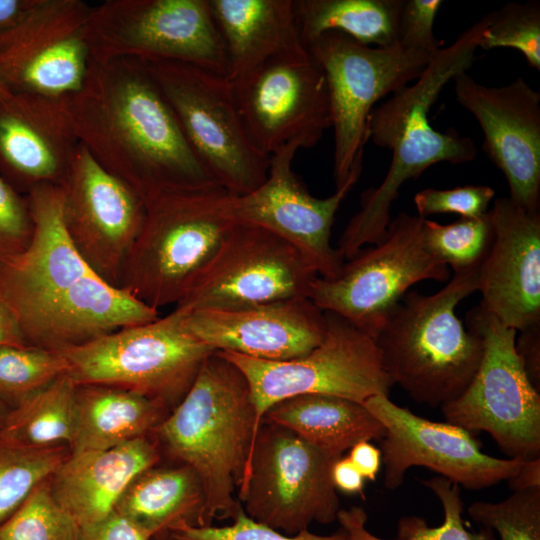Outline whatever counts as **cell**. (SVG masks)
Here are the masks:
<instances>
[{
    "instance_id": "cell-43",
    "label": "cell",
    "mask_w": 540,
    "mask_h": 540,
    "mask_svg": "<svg viewBox=\"0 0 540 540\" xmlns=\"http://www.w3.org/2000/svg\"><path fill=\"white\" fill-rule=\"evenodd\" d=\"M153 537L115 511L105 518L78 526L75 540H151Z\"/></svg>"
},
{
    "instance_id": "cell-17",
    "label": "cell",
    "mask_w": 540,
    "mask_h": 540,
    "mask_svg": "<svg viewBox=\"0 0 540 540\" xmlns=\"http://www.w3.org/2000/svg\"><path fill=\"white\" fill-rule=\"evenodd\" d=\"M91 6L81 0H38L0 37L5 89L50 98L79 91L90 59L85 30Z\"/></svg>"
},
{
    "instance_id": "cell-2",
    "label": "cell",
    "mask_w": 540,
    "mask_h": 540,
    "mask_svg": "<svg viewBox=\"0 0 540 540\" xmlns=\"http://www.w3.org/2000/svg\"><path fill=\"white\" fill-rule=\"evenodd\" d=\"M63 100L79 142L143 202L161 192L221 187L144 60L89 59L81 89Z\"/></svg>"
},
{
    "instance_id": "cell-13",
    "label": "cell",
    "mask_w": 540,
    "mask_h": 540,
    "mask_svg": "<svg viewBox=\"0 0 540 540\" xmlns=\"http://www.w3.org/2000/svg\"><path fill=\"white\" fill-rule=\"evenodd\" d=\"M85 37L92 60H173L226 77L208 0H106L91 6Z\"/></svg>"
},
{
    "instance_id": "cell-47",
    "label": "cell",
    "mask_w": 540,
    "mask_h": 540,
    "mask_svg": "<svg viewBox=\"0 0 540 540\" xmlns=\"http://www.w3.org/2000/svg\"><path fill=\"white\" fill-rule=\"evenodd\" d=\"M38 0H0V37L14 28Z\"/></svg>"
},
{
    "instance_id": "cell-20",
    "label": "cell",
    "mask_w": 540,
    "mask_h": 540,
    "mask_svg": "<svg viewBox=\"0 0 540 540\" xmlns=\"http://www.w3.org/2000/svg\"><path fill=\"white\" fill-rule=\"evenodd\" d=\"M296 143L270 155L266 180L253 191L228 197L235 222L265 228L295 246L316 268L319 277L335 278L344 259L330 242L335 215L357 183L362 165L356 166L346 183L326 198L311 195L292 169Z\"/></svg>"
},
{
    "instance_id": "cell-52",
    "label": "cell",
    "mask_w": 540,
    "mask_h": 540,
    "mask_svg": "<svg viewBox=\"0 0 540 540\" xmlns=\"http://www.w3.org/2000/svg\"><path fill=\"white\" fill-rule=\"evenodd\" d=\"M345 532H346V531H345ZM346 533H347V532H346ZM347 535H348V537H349L350 540H361L360 538H358V537H356V536H354V535H352V534L347 533Z\"/></svg>"
},
{
    "instance_id": "cell-1",
    "label": "cell",
    "mask_w": 540,
    "mask_h": 540,
    "mask_svg": "<svg viewBox=\"0 0 540 540\" xmlns=\"http://www.w3.org/2000/svg\"><path fill=\"white\" fill-rule=\"evenodd\" d=\"M26 198L33 236L21 254L0 260V298L27 345L58 352L159 317L103 280L75 249L63 223L61 185L37 186Z\"/></svg>"
},
{
    "instance_id": "cell-50",
    "label": "cell",
    "mask_w": 540,
    "mask_h": 540,
    "mask_svg": "<svg viewBox=\"0 0 540 540\" xmlns=\"http://www.w3.org/2000/svg\"><path fill=\"white\" fill-rule=\"evenodd\" d=\"M10 407L0 399V428L10 411Z\"/></svg>"
},
{
    "instance_id": "cell-25",
    "label": "cell",
    "mask_w": 540,
    "mask_h": 540,
    "mask_svg": "<svg viewBox=\"0 0 540 540\" xmlns=\"http://www.w3.org/2000/svg\"><path fill=\"white\" fill-rule=\"evenodd\" d=\"M158 461V449L147 436L106 450L70 453L50 477V493L78 526L94 523L112 513L132 479Z\"/></svg>"
},
{
    "instance_id": "cell-6",
    "label": "cell",
    "mask_w": 540,
    "mask_h": 540,
    "mask_svg": "<svg viewBox=\"0 0 540 540\" xmlns=\"http://www.w3.org/2000/svg\"><path fill=\"white\" fill-rule=\"evenodd\" d=\"M222 187L167 191L144 201L121 288L159 310L182 300L235 221Z\"/></svg>"
},
{
    "instance_id": "cell-12",
    "label": "cell",
    "mask_w": 540,
    "mask_h": 540,
    "mask_svg": "<svg viewBox=\"0 0 540 540\" xmlns=\"http://www.w3.org/2000/svg\"><path fill=\"white\" fill-rule=\"evenodd\" d=\"M325 334L305 355L283 361L255 359L216 351L248 381L256 411L257 432L265 412L298 395L321 394L363 403L393 386L374 339L342 316L324 311Z\"/></svg>"
},
{
    "instance_id": "cell-49",
    "label": "cell",
    "mask_w": 540,
    "mask_h": 540,
    "mask_svg": "<svg viewBox=\"0 0 540 540\" xmlns=\"http://www.w3.org/2000/svg\"><path fill=\"white\" fill-rule=\"evenodd\" d=\"M513 491L540 487V458L525 461L519 470L507 480Z\"/></svg>"
},
{
    "instance_id": "cell-10",
    "label": "cell",
    "mask_w": 540,
    "mask_h": 540,
    "mask_svg": "<svg viewBox=\"0 0 540 540\" xmlns=\"http://www.w3.org/2000/svg\"><path fill=\"white\" fill-rule=\"evenodd\" d=\"M322 68L328 87L334 130L333 177L336 189L362 165L367 119L382 97L417 80L435 54L399 44L373 47L336 31L306 44Z\"/></svg>"
},
{
    "instance_id": "cell-37",
    "label": "cell",
    "mask_w": 540,
    "mask_h": 540,
    "mask_svg": "<svg viewBox=\"0 0 540 540\" xmlns=\"http://www.w3.org/2000/svg\"><path fill=\"white\" fill-rule=\"evenodd\" d=\"M49 479L0 525V540H75L78 525L53 499Z\"/></svg>"
},
{
    "instance_id": "cell-45",
    "label": "cell",
    "mask_w": 540,
    "mask_h": 540,
    "mask_svg": "<svg viewBox=\"0 0 540 540\" xmlns=\"http://www.w3.org/2000/svg\"><path fill=\"white\" fill-rule=\"evenodd\" d=\"M348 458L365 480L376 479L382 465V455L380 449L370 441L356 443L351 447Z\"/></svg>"
},
{
    "instance_id": "cell-27",
    "label": "cell",
    "mask_w": 540,
    "mask_h": 540,
    "mask_svg": "<svg viewBox=\"0 0 540 540\" xmlns=\"http://www.w3.org/2000/svg\"><path fill=\"white\" fill-rule=\"evenodd\" d=\"M169 408L141 394L105 385H76L71 454L110 449L147 436Z\"/></svg>"
},
{
    "instance_id": "cell-3",
    "label": "cell",
    "mask_w": 540,
    "mask_h": 540,
    "mask_svg": "<svg viewBox=\"0 0 540 540\" xmlns=\"http://www.w3.org/2000/svg\"><path fill=\"white\" fill-rule=\"evenodd\" d=\"M486 22V17L481 18L448 47L438 50L414 84L393 93L370 112L367 138L390 150L392 159L382 182L361 194L360 209L339 238L337 250L344 261L364 245L378 244L384 238L392 203L406 181L440 162L457 165L475 159L477 147L470 137L453 128L435 130L428 115L445 85L478 59L475 52Z\"/></svg>"
},
{
    "instance_id": "cell-36",
    "label": "cell",
    "mask_w": 540,
    "mask_h": 540,
    "mask_svg": "<svg viewBox=\"0 0 540 540\" xmlns=\"http://www.w3.org/2000/svg\"><path fill=\"white\" fill-rule=\"evenodd\" d=\"M479 48H513L528 65L540 70V3L509 2L486 16Z\"/></svg>"
},
{
    "instance_id": "cell-40",
    "label": "cell",
    "mask_w": 540,
    "mask_h": 540,
    "mask_svg": "<svg viewBox=\"0 0 540 540\" xmlns=\"http://www.w3.org/2000/svg\"><path fill=\"white\" fill-rule=\"evenodd\" d=\"M495 191L485 185H464L450 189L426 188L414 196L417 215L426 219L429 215L453 213L461 218L485 215Z\"/></svg>"
},
{
    "instance_id": "cell-39",
    "label": "cell",
    "mask_w": 540,
    "mask_h": 540,
    "mask_svg": "<svg viewBox=\"0 0 540 540\" xmlns=\"http://www.w3.org/2000/svg\"><path fill=\"white\" fill-rule=\"evenodd\" d=\"M168 534L171 540H350L343 529L331 535H318L308 529L287 535L251 519L242 507L230 525L199 527L181 523Z\"/></svg>"
},
{
    "instance_id": "cell-21",
    "label": "cell",
    "mask_w": 540,
    "mask_h": 540,
    "mask_svg": "<svg viewBox=\"0 0 540 540\" xmlns=\"http://www.w3.org/2000/svg\"><path fill=\"white\" fill-rule=\"evenodd\" d=\"M452 81L457 102L483 132V150L507 180L509 198L539 212L540 93L522 77L498 87L483 85L467 72Z\"/></svg>"
},
{
    "instance_id": "cell-33",
    "label": "cell",
    "mask_w": 540,
    "mask_h": 540,
    "mask_svg": "<svg viewBox=\"0 0 540 540\" xmlns=\"http://www.w3.org/2000/svg\"><path fill=\"white\" fill-rule=\"evenodd\" d=\"M69 455L67 445L28 447L0 438V525Z\"/></svg>"
},
{
    "instance_id": "cell-7",
    "label": "cell",
    "mask_w": 540,
    "mask_h": 540,
    "mask_svg": "<svg viewBox=\"0 0 540 540\" xmlns=\"http://www.w3.org/2000/svg\"><path fill=\"white\" fill-rule=\"evenodd\" d=\"M76 385L126 389L172 409L215 351L191 333L184 314H169L124 327L58 351Z\"/></svg>"
},
{
    "instance_id": "cell-4",
    "label": "cell",
    "mask_w": 540,
    "mask_h": 540,
    "mask_svg": "<svg viewBox=\"0 0 540 540\" xmlns=\"http://www.w3.org/2000/svg\"><path fill=\"white\" fill-rule=\"evenodd\" d=\"M166 451L199 477L205 495V526L234 519V497L257 434L256 411L247 379L214 352L191 387L153 430Z\"/></svg>"
},
{
    "instance_id": "cell-35",
    "label": "cell",
    "mask_w": 540,
    "mask_h": 540,
    "mask_svg": "<svg viewBox=\"0 0 540 540\" xmlns=\"http://www.w3.org/2000/svg\"><path fill=\"white\" fill-rule=\"evenodd\" d=\"M68 373L56 351L30 345L0 346V399L10 408Z\"/></svg>"
},
{
    "instance_id": "cell-18",
    "label": "cell",
    "mask_w": 540,
    "mask_h": 540,
    "mask_svg": "<svg viewBox=\"0 0 540 540\" xmlns=\"http://www.w3.org/2000/svg\"><path fill=\"white\" fill-rule=\"evenodd\" d=\"M61 186L63 223L70 241L96 274L121 288L143 223V200L81 143Z\"/></svg>"
},
{
    "instance_id": "cell-14",
    "label": "cell",
    "mask_w": 540,
    "mask_h": 540,
    "mask_svg": "<svg viewBox=\"0 0 540 540\" xmlns=\"http://www.w3.org/2000/svg\"><path fill=\"white\" fill-rule=\"evenodd\" d=\"M418 215L399 213L384 238L346 260L331 279L317 277L308 298L322 311L347 319L373 339L409 287L447 281L448 266L428 251Z\"/></svg>"
},
{
    "instance_id": "cell-16",
    "label": "cell",
    "mask_w": 540,
    "mask_h": 540,
    "mask_svg": "<svg viewBox=\"0 0 540 540\" xmlns=\"http://www.w3.org/2000/svg\"><path fill=\"white\" fill-rule=\"evenodd\" d=\"M363 405L385 428L380 451L383 484L389 490L399 488L406 471L414 466L426 467L466 489L479 490L510 479L525 462L487 455L472 432L422 418L387 395H373Z\"/></svg>"
},
{
    "instance_id": "cell-15",
    "label": "cell",
    "mask_w": 540,
    "mask_h": 540,
    "mask_svg": "<svg viewBox=\"0 0 540 540\" xmlns=\"http://www.w3.org/2000/svg\"><path fill=\"white\" fill-rule=\"evenodd\" d=\"M318 276L288 241L260 226L235 222L175 308L233 309L308 298Z\"/></svg>"
},
{
    "instance_id": "cell-24",
    "label": "cell",
    "mask_w": 540,
    "mask_h": 540,
    "mask_svg": "<svg viewBox=\"0 0 540 540\" xmlns=\"http://www.w3.org/2000/svg\"><path fill=\"white\" fill-rule=\"evenodd\" d=\"M79 144L63 98L0 95V175L19 193L62 185Z\"/></svg>"
},
{
    "instance_id": "cell-11",
    "label": "cell",
    "mask_w": 540,
    "mask_h": 540,
    "mask_svg": "<svg viewBox=\"0 0 540 540\" xmlns=\"http://www.w3.org/2000/svg\"><path fill=\"white\" fill-rule=\"evenodd\" d=\"M339 458L287 428L262 421L238 501L248 517L287 535L313 522L331 523L340 510L331 475Z\"/></svg>"
},
{
    "instance_id": "cell-34",
    "label": "cell",
    "mask_w": 540,
    "mask_h": 540,
    "mask_svg": "<svg viewBox=\"0 0 540 540\" xmlns=\"http://www.w3.org/2000/svg\"><path fill=\"white\" fill-rule=\"evenodd\" d=\"M423 237L430 254L450 266L454 273L479 268L493 241L488 212L480 217L460 218L443 225L423 220Z\"/></svg>"
},
{
    "instance_id": "cell-41",
    "label": "cell",
    "mask_w": 540,
    "mask_h": 540,
    "mask_svg": "<svg viewBox=\"0 0 540 540\" xmlns=\"http://www.w3.org/2000/svg\"><path fill=\"white\" fill-rule=\"evenodd\" d=\"M33 230L26 195L19 193L0 175V260L25 251Z\"/></svg>"
},
{
    "instance_id": "cell-38",
    "label": "cell",
    "mask_w": 540,
    "mask_h": 540,
    "mask_svg": "<svg viewBox=\"0 0 540 540\" xmlns=\"http://www.w3.org/2000/svg\"><path fill=\"white\" fill-rule=\"evenodd\" d=\"M467 511L499 540H540V487L513 491L499 502L476 501Z\"/></svg>"
},
{
    "instance_id": "cell-29",
    "label": "cell",
    "mask_w": 540,
    "mask_h": 540,
    "mask_svg": "<svg viewBox=\"0 0 540 540\" xmlns=\"http://www.w3.org/2000/svg\"><path fill=\"white\" fill-rule=\"evenodd\" d=\"M114 511L153 538L181 523L205 527L204 490L187 465L153 466L132 479Z\"/></svg>"
},
{
    "instance_id": "cell-26",
    "label": "cell",
    "mask_w": 540,
    "mask_h": 540,
    "mask_svg": "<svg viewBox=\"0 0 540 540\" xmlns=\"http://www.w3.org/2000/svg\"><path fill=\"white\" fill-rule=\"evenodd\" d=\"M208 5L224 43L231 83L270 60L308 53L293 0H208Z\"/></svg>"
},
{
    "instance_id": "cell-22",
    "label": "cell",
    "mask_w": 540,
    "mask_h": 540,
    "mask_svg": "<svg viewBox=\"0 0 540 540\" xmlns=\"http://www.w3.org/2000/svg\"><path fill=\"white\" fill-rule=\"evenodd\" d=\"M488 215L493 241L478 269L480 303L520 332L540 324V213L499 197Z\"/></svg>"
},
{
    "instance_id": "cell-30",
    "label": "cell",
    "mask_w": 540,
    "mask_h": 540,
    "mask_svg": "<svg viewBox=\"0 0 540 540\" xmlns=\"http://www.w3.org/2000/svg\"><path fill=\"white\" fill-rule=\"evenodd\" d=\"M402 0H293L300 37L306 46L336 31L373 47L397 43Z\"/></svg>"
},
{
    "instance_id": "cell-46",
    "label": "cell",
    "mask_w": 540,
    "mask_h": 540,
    "mask_svg": "<svg viewBox=\"0 0 540 540\" xmlns=\"http://www.w3.org/2000/svg\"><path fill=\"white\" fill-rule=\"evenodd\" d=\"M331 475L336 489L347 494L363 495L365 479L348 457H340L335 461Z\"/></svg>"
},
{
    "instance_id": "cell-9",
    "label": "cell",
    "mask_w": 540,
    "mask_h": 540,
    "mask_svg": "<svg viewBox=\"0 0 540 540\" xmlns=\"http://www.w3.org/2000/svg\"><path fill=\"white\" fill-rule=\"evenodd\" d=\"M192 149L231 196L259 187L270 156L250 139L226 77L173 60H144Z\"/></svg>"
},
{
    "instance_id": "cell-23",
    "label": "cell",
    "mask_w": 540,
    "mask_h": 540,
    "mask_svg": "<svg viewBox=\"0 0 540 540\" xmlns=\"http://www.w3.org/2000/svg\"><path fill=\"white\" fill-rule=\"evenodd\" d=\"M178 310L191 333L215 352L268 361L307 354L321 343L326 327L324 311L307 297L233 309Z\"/></svg>"
},
{
    "instance_id": "cell-8",
    "label": "cell",
    "mask_w": 540,
    "mask_h": 540,
    "mask_svg": "<svg viewBox=\"0 0 540 540\" xmlns=\"http://www.w3.org/2000/svg\"><path fill=\"white\" fill-rule=\"evenodd\" d=\"M482 343V357L459 397L440 407L447 422L484 431L509 458H540V391L530 382L515 349L517 331L481 303L466 316Z\"/></svg>"
},
{
    "instance_id": "cell-32",
    "label": "cell",
    "mask_w": 540,
    "mask_h": 540,
    "mask_svg": "<svg viewBox=\"0 0 540 540\" xmlns=\"http://www.w3.org/2000/svg\"><path fill=\"white\" fill-rule=\"evenodd\" d=\"M421 482L439 499L444 511V521L437 527H429L420 517L401 518L398 522L396 540H495L494 533L490 529L483 528L479 532L467 530L462 519L463 502L460 486L442 476ZM337 520L344 531L361 540H384L365 528L367 515L360 507L340 509Z\"/></svg>"
},
{
    "instance_id": "cell-42",
    "label": "cell",
    "mask_w": 540,
    "mask_h": 540,
    "mask_svg": "<svg viewBox=\"0 0 540 540\" xmlns=\"http://www.w3.org/2000/svg\"><path fill=\"white\" fill-rule=\"evenodd\" d=\"M441 0H402L398 19L397 43L410 50L435 54L442 48L433 33Z\"/></svg>"
},
{
    "instance_id": "cell-51",
    "label": "cell",
    "mask_w": 540,
    "mask_h": 540,
    "mask_svg": "<svg viewBox=\"0 0 540 540\" xmlns=\"http://www.w3.org/2000/svg\"><path fill=\"white\" fill-rule=\"evenodd\" d=\"M6 92H9V91L6 90L5 87L0 83V95L4 94Z\"/></svg>"
},
{
    "instance_id": "cell-19",
    "label": "cell",
    "mask_w": 540,
    "mask_h": 540,
    "mask_svg": "<svg viewBox=\"0 0 540 540\" xmlns=\"http://www.w3.org/2000/svg\"><path fill=\"white\" fill-rule=\"evenodd\" d=\"M231 85L250 139L268 156L290 143L311 148L332 127L325 74L309 52L270 60Z\"/></svg>"
},
{
    "instance_id": "cell-48",
    "label": "cell",
    "mask_w": 540,
    "mask_h": 540,
    "mask_svg": "<svg viewBox=\"0 0 540 540\" xmlns=\"http://www.w3.org/2000/svg\"><path fill=\"white\" fill-rule=\"evenodd\" d=\"M27 345L19 322L11 308L0 298V346Z\"/></svg>"
},
{
    "instance_id": "cell-28",
    "label": "cell",
    "mask_w": 540,
    "mask_h": 540,
    "mask_svg": "<svg viewBox=\"0 0 540 540\" xmlns=\"http://www.w3.org/2000/svg\"><path fill=\"white\" fill-rule=\"evenodd\" d=\"M262 421L287 428L336 457L360 441L381 440L385 435L383 424L363 403L331 395L284 399L270 407Z\"/></svg>"
},
{
    "instance_id": "cell-5",
    "label": "cell",
    "mask_w": 540,
    "mask_h": 540,
    "mask_svg": "<svg viewBox=\"0 0 540 540\" xmlns=\"http://www.w3.org/2000/svg\"><path fill=\"white\" fill-rule=\"evenodd\" d=\"M478 269L454 273L434 294L406 293L374 337L392 384L418 403H450L476 373L482 343L455 310L477 291Z\"/></svg>"
},
{
    "instance_id": "cell-44",
    "label": "cell",
    "mask_w": 540,
    "mask_h": 540,
    "mask_svg": "<svg viewBox=\"0 0 540 540\" xmlns=\"http://www.w3.org/2000/svg\"><path fill=\"white\" fill-rule=\"evenodd\" d=\"M515 349L530 382L540 391V324L520 331Z\"/></svg>"
},
{
    "instance_id": "cell-31",
    "label": "cell",
    "mask_w": 540,
    "mask_h": 540,
    "mask_svg": "<svg viewBox=\"0 0 540 540\" xmlns=\"http://www.w3.org/2000/svg\"><path fill=\"white\" fill-rule=\"evenodd\" d=\"M76 384L64 374L11 408L0 438L28 447L67 445L73 437Z\"/></svg>"
}]
</instances>
